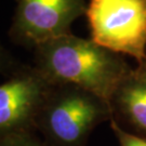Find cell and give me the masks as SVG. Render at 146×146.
Returning <instances> with one entry per match:
<instances>
[{"mask_svg": "<svg viewBox=\"0 0 146 146\" xmlns=\"http://www.w3.org/2000/svg\"><path fill=\"white\" fill-rule=\"evenodd\" d=\"M9 37L17 46H38L72 34V24L84 15L86 0H17Z\"/></svg>", "mask_w": 146, "mask_h": 146, "instance_id": "4", "label": "cell"}, {"mask_svg": "<svg viewBox=\"0 0 146 146\" xmlns=\"http://www.w3.org/2000/svg\"><path fill=\"white\" fill-rule=\"evenodd\" d=\"M34 54V66L51 84L77 86L110 104L133 69L123 55L73 34L42 43Z\"/></svg>", "mask_w": 146, "mask_h": 146, "instance_id": "1", "label": "cell"}, {"mask_svg": "<svg viewBox=\"0 0 146 146\" xmlns=\"http://www.w3.org/2000/svg\"><path fill=\"white\" fill-rule=\"evenodd\" d=\"M110 129L114 132L119 146H146L145 137L128 131L123 127H121L115 119L111 118L110 121Z\"/></svg>", "mask_w": 146, "mask_h": 146, "instance_id": "9", "label": "cell"}, {"mask_svg": "<svg viewBox=\"0 0 146 146\" xmlns=\"http://www.w3.org/2000/svg\"><path fill=\"white\" fill-rule=\"evenodd\" d=\"M27 64H24L19 58H16L12 53L2 44L0 40V75L9 78L12 75L16 74L25 67Z\"/></svg>", "mask_w": 146, "mask_h": 146, "instance_id": "8", "label": "cell"}, {"mask_svg": "<svg viewBox=\"0 0 146 146\" xmlns=\"http://www.w3.org/2000/svg\"><path fill=\"white\" fill-rule=\"evenodd\" d=\"M90 39L113 52L146 60V0H88Z\"/></svg>", "mask_w": 146, "mask_h": 146, "instance_id": "3", "label": "cell"}, {"mask_svg": "<svg viewBox=\"0 0 146 146\" xmlns=\"http://www.w3.org/2000/svg\"><path fill=\"white\" fill-rule=\"evenodd\" d=\"M108 102L73 84H53L36 121L50 146H86L93 130L110 121Z\"/></svg>", "mask_w": 146, "mask_h": 146, "instance_id": "2", "label": "cell"}, {"mask_svg": "<svg viewBox=\"0 0 146 146\" xmlns=\"http://www.w3.org/2000/svg\"><path fill=\"white\" fill-rule=\"evenodd\" d=\"M113 119L146 139V60L121 82L110 101Z\"/></svg>", "mask_w": 146, "mask_h": 146, "instance_id": "6", "label": "cell"}, {"mask_svg": "<svg viewBox=\"0 0 146 146\" xmlns=\"http://www.w3.org/2000/svg\"><path fill=\"white\" fill-rule=\"evenodd\" d=\"M52 87L34 65L7 78L0 84V135L37 131V117Z\"/></svg>", "mask_w": 146, "mask_h": 146, "instance_id": "5", "label": "cell"}, {"mask_svg": "<svg viewBox=\"0 0 146 146\" xmlns=\"http://www.w3.org/2000/svg\"><path fill=\"white\" fill-rule=\"evenodd\" d=\"M16 1H17V0H16Z\"/></svg>", "mask_w": 146, "mask_h": 146, "instance_id": "10", "label": "cell"}, {"mask_svg": "<svg viewBox=\"0 0 146 146\" xmlns=\"http://www.w3.org/2000/svg\"><path fill=\"white\" fill-rule=\"evenodd\" d=\"M37 131H17L0 135V146H50Z\"/></svg>", "mask_w": 146, "mask_h": 146, "instance_id": "7", "label": "cell"}]
</instances>
